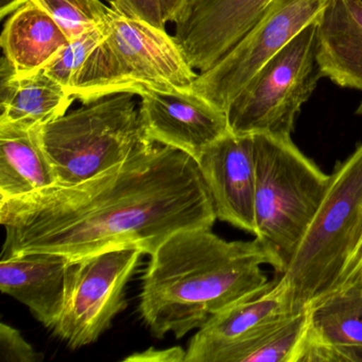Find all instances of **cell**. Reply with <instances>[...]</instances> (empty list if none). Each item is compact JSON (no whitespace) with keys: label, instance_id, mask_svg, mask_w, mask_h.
Masks as SVG:
<instances>
[{"label":"cell","instance_id":"cell-1","mask_svg":"<svg viewBox=\"0 0 362 362\" xmlns=\"http://www.w3.org/2000/svg\"><path fill=\"white\" fill-rule=\"evenodd\" d=\"M216 219L196 160L146 139L82 183L0 200L1 257L48 252L78 259L117 249L152 255L175 233L211 228Z\"/></svg>","mask_w":362,"mask_h":362},{"label":"cell","instance_id":"cell-2","mask_svg":"<svg viewBox=\"0 0 362 362\" xmlns=\"http://www.w3.org/2000/svg\"><path fill=\"white\" fill-rule=\"evenodd\" d=\"M150 257L141 284L139 313L156 338L177 339L214 315L268 290L262 266L281 274L285 264L259 239L228 241L211 228L180 230Z\"/></svg>","mask_w":362,"mask_h":362},{"label":"cell","instance_id":"cell-3","mask_svg":"<svg viewBox=\"0 0 362 362\" xmlns=\"http://www.w3.org/2000/svg\"><path fill=\"white\" fill-rule=\"evenodd\" d=\"M105 37L76 77L69 94L90 103L114 94L192 88L198 74L175 37L149 23L129 18L110 5Z\"/></svg>","mask_w":362,"mask_h":362},{"label":"cell","instance_id":"cell-4","mask_svg":"<svg viewBox=\"0 0 362 362\" xmlns=\"http://www.w3.org/2000/svg\"><path fill=\"white\" fill-rule=\"evenodd\" d=\"M362 228V144L330 173L325 198L275 281L292 310L315 306L338 284Z\"/></svg>","mask_w":362,"mask_h":362},{"label":"cell","instance_id":"cell-5","mask_svg":"<svg viewBox=\"0 0 362 362\" xmlns=\"http://www.w3.org/2000/svg\"><path fill=\"white\" fill-rule=\"evenodd\" d=\"M253 137L255 237L272 247L286 267L325 198L330 175L305 156L291 136L257 133Z\"/></svg>","mask_w":362,"mask_h":362},{"label":"cell","instance_id":"cell-6","mask_svg":"<svg viewBox=\"0 0 362 362\" xmlns=\"http://www.w3.org/2000/svg\"><path fill=\"white\" fill-rule=\"evenodd\" d=\"M133 96L122 93L83 103L37 129L57 185L92 179L124 162L147 139Z\"/></svg>","mask_w":362,"mask_h":362},{"label":"cell","instance_id":"cell-7","mask_svg":"<svg viewBox=\"0 0 362 362\" xmlns=\"http://www.w3.org/2000/svg\"><path fill=\"white\" fill-rule=\"evenodd\" d=\"M315 22L264 64L232 101L226 111L230 132L291 136L303 105L321 79Z\"/></svg>","mask_w":362,"mask_h":362},{"label":"cell","instance_id":"cell-8","mask_svg":"<svg viewBox=\"0 0 362 362\" xmlns=\"http://www.w3.org/2000/svg\"><path fill=\"white\" fill-rule=\"evenodd\" d=\"M143 252L117 249L71 259L54 334L73 349L92 344L127 307L124 288Z\"/></svg>","mask_w":362,"mask_h":362},{"label":"cell","instance_id":"cell-9","mask_svg":"<svg viewBox=\"0 0 362 362\" xmlns=\"http://www.w3.org/2000/svg\"><path fill=\"white\" fill-rule=\"evenodd\" d=\"M328 0H273L255 26L215 65L198 74L192 90L228 111L232 101L279 50L317 20Z\"/></svg>","mask_w":362,"mask_h":362},{"label":"cell","instance_id":"cell-10","mask_svg":"<svg viewBox=\"0 0 362 362\" xmlns=\"http://www.w3.org/2000/svg\"><path fill=\"white\" fill-rule=\"evenodd\" d=\"M141 97L139 118L145 136L196 162L211 144L230 132L226 112L192 88L149 90Z\"/></svg>","mask_w":362,"mask_h":362},{"label":"cell","instance_id":"cell-11","mask_svg":"<svg viewBox=\"0 0 362 362\" xmlns=\"http://www.w3.org/2000/svg\"><path fill=\"white\" fill-rule=\"evenodd\" d=\"M273 0H190L175 39L194 71L223 58L262 18Z\"/></svg>","mask_w":362,"mask_h":362},{"label":"cell","instance_id":"cell-12","mask_svg":"<svg viewBox=\"0 0 362 362\" xmlns=\"http://www.w3.org/2000/svg\"><path fill=\"white\" fill-rule=\"evenodd\" d=\"M211 194L216 217L256 234L253 134L226 133L197 162Z\"/></svg>","mask_w":362,"mask_h":362},{"label":"cell","instance_id":"cell-13","mask_svg":"<svg viewBox=\"0 0 362 362\" xmlns=\"http://www.w3.org/2000/svg\"><path fill=\"white\" fill-rule=\"evenodd\" d=\"M315 23L321 78L362 90V0H328Z\"/></svg>","mask_w":362,"mask_h":362},{"label":"cell","instance_id":"cell-14","mask_svg":"<svg viewBox=\"0 0 362 362\" xmlns=\"http://www.w3.org/2000/svg\"><path fill=\"white\" fill-rule=\"evenodd\" d=\"M294 313L285 294L274 284L262 293L220 311L199 328L188 345L185 362H215L224 349Z\"/></svg>","mask_w":362,"mask_h":362},{"label":"cell","instance_id":"cell-15","mask_svg":"<svg viewBox=\"0 0 362 362\" xmlns=\"http://www.w3.org/2000/svg\"><path fill=\"white\" fill-rule=\"evenodd\" d=\"M0 260L1 292L28 307L37 321L52 329L62 311L71 259L60 254L31 252Z\"/></svg>","mask_w":362,"mask_h":362},{"label":"cell","instance_id":"cell-16","mask_svg":"<svg viewBox=\"0 0 362 362\" xmlns=\"http://www.w3.org/2000/svg\"><path fill=\"white\" fill-rule=\"evenodd\" d=\"M0 124L37 129L67 113L75 98L45 71L16 76L11 65L1 59Z\"/></svg>","mask_w":362,"mask_h":362},{"label":"cell","instance_id":"cell-17","mask_svg":"<svg viewBox=\"0 0 362 362\" xmlns=\"http://www.w3.org/2000/svg\"><path fill=\"white\" fill-rule=\"evenodd\" d=\"M71 43L58 23L33 1L8 16L0 44L16 76L44 71Z\"/></svg>","mask_w":362,"mask_h":362},{"label":"cell","instance_id":"cell-18","mask_svg":"<svg viewBox=\"0 0 362 362\" xmlns=\"http://www.w3.org/2000/svg\"><path fill=\"white\" fill-rule=\"evenodd\" d=\"M37 129L0 124V200L58 184L52 163L40 143Z\"/></svg>","mask_w":362,"mask_h":362},{"label":"cell","instance_id":"cell-19","mask_svg":"<svg viewBox=\"0 0 362 362\" xmlns=\"http://www.w3.org/2000/svg\"><path fill=\"white\" fill-rule=\"evenodd\" d=\"M310 315L311 307H305L251 338L224 349L215 362H298Z\"/></svg>","mask_w":362,"mask_h":362},{"label":"cell","instance_id":"cell-20","mask_svg":"<svg viewBox=\"0 0 362 362\" xmlns=\"http://www.w3.org/2000/svg\"><path fill=\"white\" fill-rule=\"evenodd\" d=\"M311 307L309 329L334 347L362 345V290L328 296Z\"/></svg>","mask_w":362,"mask_h":362},{"label":"cell","instance_id":"cell-21","mask_svg":"<svg viewBox=\"0 0 362 362\" xmlns=\"http://www.w3.org/2000/svg\"><path fill=\"white\" fill-rule=\"evenodd\" d=\"M47 12L69 41L105 23L107 9L101 0H30Z\"/></svg>","mask_w":362,"mask_h":362},{"label":"cell","instance_id":"cell-22","mask_svg":"<svg viewBox=\"0 0 362 362\" xmlns=\"http://www.w3.org/2000/svg\"><path fill=\"white\" fill-rule=\"evenodd\" d=\"M103 37L105 27L103 24L71 41L44 71L69 93L80 69Z\"/></svg>","mask_w":362,"mask_h":362},{"label":"cell","instance_id":"cell-23","mask_svg":"<svg viewBox=\"0 0 362 362\" xmlns=\"http://www.w3.org/2000/svg\"><path fill=\"white\" fill-rule=\"evenodd\" d=\"M0 357L7 362H40L42 353L35 351L20 332L6 323L0 324Z\"/></svg>","mask_w":362,"mask_h":362},{"label":"cell","instance_id":"cell-24","mask_svg":"<svg viewBox=\"0 0 362 362\" xmlns=\"http://www.w3.org/2000/svg\"><path fill=\"white\" fill-rule=\"evenodd\" d=\"M110 5L117 8L129 18L144 21L156 28L166 30L158 0H111Z\"/></svg>","mask_w":362,"mask_h":362},{"label":"cell","instance_id":"cell-25","mask_svg":"<svg viewBox=\"0 0 362 362\" xmlns=\"http://www.w3.org/2000/svg\"><path fill=\"white\" fill-rule=\"evenodd\" d=\"M351 289L362 290V228L357 241L354 245L353 251L347 258L340 279H339L334 291L328 296Z\"/></svg>","mask_w":362,"mask_h":362},{"label":"cell","instance_id":"cell-26","mask_svg":"<svg viewBox=\"0 0 362 362\" xmlns=\"http://www.w3.org/2000/svg\"><path fill=\"white\" fill-rule=\"evenodd\" d=\"M186 351L175 346L166 349H156L151 347L141 353H134L124 358V361L139 362H185Z\"/></svg>","mask_w":362,"mask_h":362},{"label":"cell","instance_id":"cell-27","mask_svg":"<svg viewBox=\"0 0 362 362\" xmlns=\"http://www.w3.org/2000/svg\"><path fill=\"white\" fill-rule=\"evenodd\" d=\"M190 0H158L165 24L177 23L185 11Z\"/></svg>","mask_w":362,"mask_h":362},{"label":"cell","instance_id":"cell-28","mask_svg":"<svg viewBox=\"0 0 362 362\" xmlns=\"http://www.w3.org/2000/svg\"><path fill=\"white\" fill-rule=\"evenodd\" d=\"M340 362H362V345L336 347Z\"/></svg>","mask_w":362,"mask_h":362},{"label":"cell","instance_id":"cell-29","mask_svg":"<svg viewBox=\"0 0 362 362\" xmlns=\"http://www.w3.org/2000/svg\"><path fill=\"white\" fill-rule=\"evenodd\" d=\"M30 0H0V18H6Z\"/></svg>","mask_w":362,"mask_h":362},{"label":"cell","instance_id":"cell-30","mask_svg":"<svg viewBox=\"0 0 362 362\" xmlns=\"http://www.w3.org/2000/svg\"><path fill=\"white\" fill-rule=\"evenodd\" d=\"M356 114H358V115H362V103H360L359 107H358L357 111H356Z\"/></svg>","mask_w":362,"mask_h":362}]
</instances>
